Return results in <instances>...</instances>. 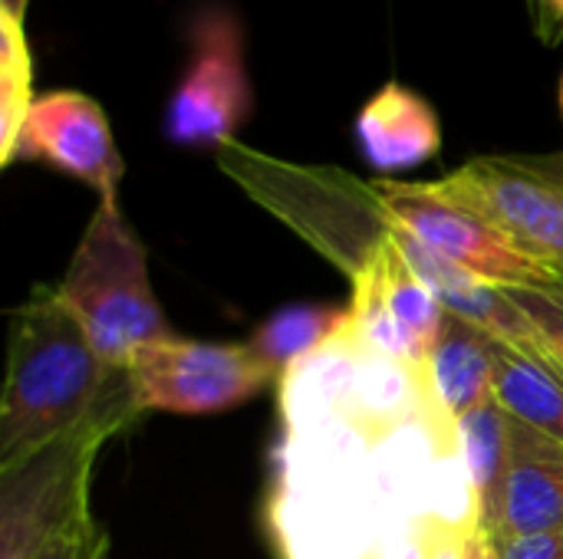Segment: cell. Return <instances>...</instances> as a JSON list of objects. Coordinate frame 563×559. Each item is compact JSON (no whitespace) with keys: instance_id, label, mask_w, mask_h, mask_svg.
<instances>
[{"instance_id":"cell-3","label":"cell","mask_w":563,"mask_h":559,"mask_svg":"<svg viewBox=\"0 0 563 559\" xmlns=\"http://www.w3.org/2000/svg\"><path fill=\"white\" fill-rule=\"evenodd\" d=\"M218 168L267 214L287 224L350 283L396 241V221L376 181L333 165H300L241 142L214 152Z\"/></svg>"},{"instance_id":"cell-14","label":"cell","mask_w":563,"mask_h":559,"mask_svg":"<svg viewBox=\"0 0 563 559\" xmlns=\"http://www.w3.org/2000/svg\"><path fill=\"white\" fill-rule=\"evenodd\" d=\"M498 405L563 445V366L548 349H518L495 339Z\"/></svg>"},{"instance_id":"cell-2","label":"cell","mask_w":563,"mask_h":559,"mask_svg":"<svg viewBox=\"0 0 563 559\" xmlns=\"http://www.w3.org/2000/svg\"><path fill=\"white\" fill-rule=\"evenodd\" d=\"M125 389V369H112L99 356L56 287H33L10 323L0 392V468L76 432Z\"/></svg>"},{"instance_id":"cell-1","label":"cell","mask_w":563,"mask_h":559,"mask_svg":"<svg viewBox=\"0 0 563 559\" xmlns=\"http://www.w3.org/2000/svg\"><path fill=\"white\" fill-rule=\"evenodd\" d=\"M267 491L277 559H462L482 534L459 418L426 366L353 326L277 382Z\"/></svg>"},{"instance_id":"cell-22","label":"cell","mask_w":563,"mask_h":559,"mask_svg":"<svg viewBox=\"0 0 563 559\" xmlns=\"http://www.w3.org/2000/svg\"><path fill=\"white\" fill-rule=\"evenodd\" d=\"M465 559H498V547H495L492 537L475 534V537L465 544Z\"/></svg>"},{"instance_id":"cell-6","label":"cell","mask_w":563,"mask_h":559,"mask_svg":"<svg viewBox=\"0 0 563 559\" xmlns=\"http://www.w3.org/2000/svg\"><path fill=\"white\" fill-rule=\"evenodd\" d=\"M376 191L406 234L492 287L525 290L563 283V270L525 250L482 211L435 191L432 181L376 178Z\"/></svg>"},{"instance_id":"cell-8","label":"cell","mask_w":563,"mask_h":559,"mask_svg":"<svg viewBox=\"0 0 563 559\" xmlns=\"http://www.w3.org/2000/svg\"><path fill=\"white\" fill-rule=\"evenodd\" d=\"M254 92L234 13L208 7L191 23V59L165 109V135L181 148H224L251 119Z\"/></svg>"},{"instance_id":"cell-23","label":"cell","mask_w":563,"mask_h":559,"mask_svg":"<svg viewBox=\"0 0 563 559\" xmlns=\"http://www.w3.org/2000/svg\"><path fill=\"white\" fill-rule=\"evenodd\" d=\"M26 3H30V0H0V10H7L10 16L23 20V16H26Z\"/></svg>"},{"instance_id":"cell-11","label":"cell","mask_w":563,"mask_h":559,"mask_svg":"<svg viewBox=\"0 0 563 559\" xmlns=\"http://www.w3.org/2000/svg\"><path fill=\"white\" fill-rule=\"evenodd\" d=\"M356 145L379 175H396L439 155L442 125L426 96L386 82L356 115Z\"/></svg>"},{"instance_id":"cell-10","label":"cell","mask_w":563,"mask_h":559,"mask_svg":"<svg viewBox=\"0 0 563 559\" xmlns=\"http://www.w3.org/2000/svg\"><path fill=\"white\" fill-rule=\"evenodd\" d=\"M13 161H43L89 185L99 198H119L125 175L109 115L96 99L76 89H53L33 99L10 152V165Z\"/></svg>"},{"instance_id":"cell-19","label":"cell","mask_w":563,"mask_h":559,"mask_svg":"<svg viewBox=\"0 0 563 559\" xmlns=\"http://www.w3.org/2000/svg\"><path fill=\"white\" fill-rule=\"evenodd\" d=\"M495 547H498V559H563V524L538 534L495 540Z\"/></svg>"},{"instance_id":"cell-4","label":"cell","mask_w":563,"mask_h":559,"mask_svg":"<svg viewBox=\"0 0 563 559\" xmlns=\"http://www.w3.org/2000/svg\"><path fill=\"white\" fill-rule=\"evenodd\" d=\"M53 287L112 369H125L139 349L175 336L148 280L145 244L125 221L119 198H99L66 273Z\"/></svg>"},{"instance_id":"cell-15","label":"cell","mask_w":563,"mask_h":559,"mask_svg":"<svg viewBox=\"0 0 563 559\" xmlns=\"http://www.w3.org/2000/svg\"><path fill=\"white\" fill-rule=\"evenodd\" d=\"M459 435H462L465 468H468L475 504H478L482 534L495 537L498 521H501L508 471H511V415L495 399V402L462 415Z\"/></svg>"},{"instance_id":"cell-21","label":"cell","mask_w":563,"mask_h":559,"mask_svg":"<svg viewBox=\"0 0 563 559\" xmlns=\"http://www.w3.org/2000/svg\"><path fill=\"white\" fill-rule=\"evenodd\" d=\"M538 13L541 20L551 23V30L544 33L548 40H561L563 36V0H538Z\"/></svg>"},{"instance_id":"cell-17","label":"cell","mask_w":563,"mask_h":559,"mask_svg":"<svg viewBox=\"0 0 563 559\" xmlns=\"http://www.w3.org/2000/svg\"><path fill=\"white\" fill-rule=\"evenodd\" d=\"M0 165H10V152L16 145L20 125L33 105V59H30V46H26V33H23V20L10 16L7 10H0Z\"/></svg>"},{"instance_id":"cell-16","label":"cell","mask_w":563,"mask_h":559,"mask_svg":"<svg viewBox=\"0 0 563 559\" xmlns=\"http://www.w3.org/2000/svg\"><path fill=\"white\" fill-rule=\"evenodd\" d=\"M343 323H346V306L290 303V306H280L277 313H271L254 329L247 346L280 382V376L290 366H297L300 359L317 353L323 343H330L343 329Z\"/></svg>"},{"instance_id":"cell-5","label":"cell","mask_w":563,"mask_h":559,"mask_svg":"<svg viewBox=\"0 0 563 559\" xmlns=\"http://www.w3.org/2000/svg\"><path fill=\"white\" fill-rule=\"evenodd\" d=\"M135 418L142 415L125 389L76 432L0 468V559H40L96 521L89 511L96 458Z\"/></svg>"},{"instance_id":"cell-9","label":"cell","mask_w":563,"mask_h":559,"mask_svg":"<svg viewBox=\"0 0 563 559\" xmlns=\"http://www.w3.org/2000/svg\"><path fill=\"white\" fill-rule=\"evenodd\" d=\"M432 185L482 211L525 250L563 270V155H482Z\"/></svg>"},{"instance_id":"cell-7","label":"cell","mask_w":563,"mask_h":559,"mask_svg":"<svg viewBox=\"0 0 563 559\" xmlns=\"http://www.w3.org/2000/svg\"><path fill=\"white\" fill-rule=\"evenodd\" d=\"M139 415H214L261 395L277 376L247 343H205L168 336L139 349L125 366Z\"/></svg>"},{"instance_id":"cell-18","label":"cell","mask_w":563,"mask_h":559,"mask_svg":"<svg viewBox=\"0 0 563 559\" xmlns=\"http://www.w3.org/2000/svg\"><path fill=\"white\" fill-rule=\"evenodd\" d=\"M508 293L538 329L544 349L563 366V283L561 287H525V290H508Z\"/></svg>"},{"instance_id":"cell-13","label":"cell","mask_w":563,"mask_h":559,"mask_svg":"<svg viewBox=\"0 0 563 559\" xmlns=\"http://www.w3.org/2000/svg\"><path fill=\"white\" fill-rule=\"evenodd\" d=\"M426 372L439 402L455 418L495 402V336L455 313H445L442 333L426 359Z\"/></svg>"},{"instance_id":"cell-12","label":"cell","mask_w":563,"mask_h":559,"mask_svg":"<svg viewBox=\"0 0 563 559\" xmlns=\"http://www.w3.org/2000/svg\"><path fill=\"white\" fill-rule=\"evenodd\" d=\"M558 524H563V445L511 418V471L492 540L538 534Z\"/></svg>"},{"instance_id":"cell-20","label":"cell","mask_w":563,"mask_h":559,"mask_svg":"<svg viewBox=\"0 0 563 559\" xmlns=\"http://www.w3.org/2000/svg\"><path fill=\"white\" fill-rule=\"evenodd\" d=\"M109 557V530L92 521L89 527H82L79 534H73L69 540L56 544L49 554L40 559H106Z\"/></svg>"},{"instance_id":"cell-24","label":"cell","mask_w":563,"mask_h":559,"mask_svg":"<svg viewBox=\"0 0 563 559\" xmlns=\"http://www.w3.org/2000/svg\"><path fill=\"white\" fill-rule=\"evenodd\" d=\"M561 115H563V79H561Z\"/></svg>"}]
</instances>
